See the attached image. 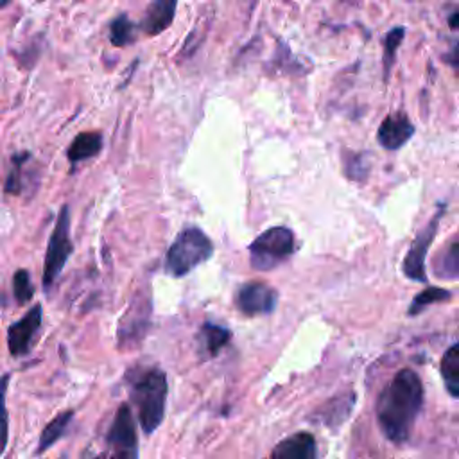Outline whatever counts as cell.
<instances>
[{
  "label": "cell",
  "mask_w": 459,
  "mask_h": 459,
  "mask_svg": "<svg viewBox=\"0 0 459 459\" xmlns=\"http://www.w3.org/2000/svg\"><path fill=\"white\" fill-rule=\"evenodd\" d=\"M423 387L418 375L411 369H402L389 385L382 391L377 403L378 421L385 436L393 441H405L412 423L420 412Z\"/></svg>",
  "instance_id": "obj_1"
},
{
  "label": "cell",
  "mask_w": 459,
  "mask_h": 459,
  "mask_svg": "<svg viewBox=\"0 0 459 459\" xmlns=\"http://www.w3.org/2000/svg\"><path fill=\"white\" fill-rule=\"evenodd\" d=\"M131 398L138 409V420L145 434L158 429L165 414L167 377L160 369L145 371L133 385Z\"/></svg>",
  "instance_id": "obj_2"
},
{
  "label": "cell",
  "mask_w": 459,
  "mask_h": 459,
  "mask_svg": "<svg viewBox=\"0 0 459 459\" xmlns=\"http://www.w3.org/2000/svg\"><path fill=\"white\" fill-rule=\"evenodd\" d=\"M213 255V244L206 233L195 226L178 233L165 256V269L172 276H185Z\"/></svg>",
  "instance_id": "obj_3"
},
{
  "label": "cell",
  "mask_w": 459,
  "mask_h": 459,
  "mask_svg": "<svg viewBox=\"0 0 459 459\" xmlns=\"http://www.w3.org/2000/svg\"><path fill=\"white\" fill-rule=\"evenodd\" d=\"M294 253V233L285 226L262 231L249 246V260L255 269L267 271Z\"/></svg>",
  "instance_id": "obj_4"
},
{
  "label": "cell",
  "mask_w": 459,
  "mask_h": 459,
  "mask_svg": "<svg viewBox=\"0 0 459 459\" xmlns=\"http://www.w3.org/2000/svg\"><path fill=\"white\" fill-rule=\"evenodd\" d=\"M74 251V244L70 240V210L65 204L56 219L54 230L50 233L47 253H45V267H43V287L48 290L61 271L65 269L70 255Z\"/></svg>",
  "instance_id": "obj_5"
},
{
  "label": "cell",
  "mask_w": 459,
  "mask_h": 459,
  "mask_svg": "<svg viewBox=\"0 0 459 459\" xmlns=\"http://www.w3.org/2000/svg\"><path fill=\"white\" fill-rule=\"evenodd\" d=\"M97 459H138V437L127 403H122L115 412L106 436V448Z\"/></svg>",
  "instance_id": "obj_6"
},
{
  "label": "cell",
  "mask_w": 459,
  "mask_h": 459,
  "mask_svg": "<svg viewBox=\"0 0 459 459\" xmlns=\"http://www.w3.org/2000/svg\"><path fill=\"white\" fill-rule=\"evenodd\" d=\"M445 213V206L441 204L439 210L434 213V217L427 222V226L416 235V238L411 242L407 255L403 258V273L405 276H409L414 281H425L427 274H425V256L427 251L437 233V226H439V219Z\"/></svg>",
  "instance_id": "obj_7"
},
{
  "label": "cell",
  "mask_w": 459,
  "mask_h": 459,
  "mask_svg": "<svg viewBox=\"0 0 459 459\" xmlns=\"http://www.w3.org/2000/svg\"><path fill=\"white\" fill-rule=\"evenodd\" d=\"M41 319H43L41 305H34L32 308H29V312L22 319L14 321L9 326L7 346H9V353L13 357H22L30 350L32 341L41 326Z\"/></svg>",
  "instance_id": "obj_8"
},
{
  "label": "cell",
  "mask_w": 459,
  "mask_h": 459,
  "mask_svg": "<svg viewBox=\"0 0 459 459\" xmlns=\"http://www.w3.org/2000/svg\"><path fill=\"white\" fill-rule=\"evenodd\" d=\"M276 290L262 281H251L240 287L237 294V305L244 314L256 316L271 312L276 305Z\"/></svg>",
  "instance_id": "obj_9"
},
{
  "label": "cell",
  "mask_w": 459,
  "mask_h": 459,
  "mask_svg": "<svg viewBox=\"0 0 459 459\" xmlns=\"http://www.w3.org/2000/svg\"><path fill=\"white\" fill-rule=\"evenodd\" d=\"M414 134V124L403 113L387 115L377 129L378 143L387 151H398Z\"/></svg>",
  "instance_id": "obj_10"
},
{
  "label": "cell",
  "mask_w": 459,
  "mask_h": 459,
  "mask_svg": "<svg viewBox=\"0 0 459 459\" xmlns=\"http://www.w3.org/2000/svg\"><path fill=\"white\" fill-rule=\"evenodd\" d=\"M176 7H178V0H151L138 25L140 30L145 36L161 34L172 25L176 16Z\"/></svg>",
  "instance_id": "obj_11"
},
{
  "label": "cell",
  "mask_w": 459,
  "mask_h": 459,
  "mask_svg": "<svg viewBox=\"0 0 459 459\" xmlns=\"http://www.w3.org/2000/svg\"><path fill=\"white\" fill-rule=\"evenodd\" d=\"M271 459H316V441L307 432L294 434L276 445Z\"/></svg>",
  "instance_id": "obj_12"
},
{
  "label": "cell",
  "mask_w": 459,
  "mask_h": 459,
  "mask_svg": "<svg viewBox=\"0 0 459 459\" xmlns=\"http://www.w3.org/2000/svg\"><path fill=\"white\" fill-rule=\"evenodd\" d=\"M102 145H104L102 133H99V131H82L68 145L66 158L72 165H77L84 160L95 158L102 151Z\"/></svg>",
  "instance_id": "obj_13"
},
{
  "label": "cell",
  "mask_w": 459,
  "mask_h": 459,
  "mask_svg": "<svg viewBox=\"0 0 459 459\" xmlns=\"http://www.w3.org/2000/svg\"><path fill=\"white\" fill-rule=\"evenodd\" d=\"M434 273L443 280H459V237L441 249L434 260Z\"/></svg>",
  "instance_id": "obj_14"
},
{
  "label": "cell",
  "mask_w": 459,
  "mask_h": 459,
  "mask_svg": "<svg viewBox=\"0 0 459 459\" xmlns=\"http://www.w3.org/2000/svg\"><path fill=\"white\" fill-rule=\"evenodd\" d=\"M72 416H74V411H65L43 427V430L39 434V441H38V454L48 450L59 437H63L68 423L72 421Z\"/></svg>",
  "instance_id": "obj_15"
},
{
  "label": "cell",
  "mask_w": 459,
  "mask_h": 459,
  "mask_svg": "<svg viewBox=\"0 0 459 459\" xmlns=\"http://www.w3.org/2000/svg\"><path fill=\"white\" fill-rule=\"evenodd\" d=\"M136 39V27L127 14H118L109 23V41L117 48H124Z\"/></svg>",
  "instance_id": "obj_16"
},
{
  "label": "cell",
  "mask_w": 459,
  "mask_h": 459,
  "mask_svg": "<svg viewBox=\"0 0 459 459\" xmlns=\"http://www.w3.org/2000/svg\"><path fill=\"white\" fill-rule=\"evenodd\" d=\"M441 375L448 393L459 398V342L443 355Z\"/></svg>",
  "instance_id": "obj_17"
},
{
  "label": "cell",
  "mask_w": 459,
  "mask_h": 459,
  "mask_svg": "<svg viewBox=\"0 0 459 459\" xmlns=\"http://www.w3.org/2000/svg\"><path fill=\"white\" fill-rule=\"evenodd\" d=\"M30 160V154L29 152H18L13 156V165H11V170L7 174V179H5V185H4V192L9 194V195H20V192L23 190V165L25 161Z\"/></svg>",
  "instance_id": "obj_18"
},
{
  "label": "cell",
  "mask_w": 459,
  "mask_h": 459,
  "mask_svg": "<svg viewBox=\"0 0 459 459\" xmlns=\"http://www.w3.org/2000/svg\"><path fill=\"white\" fill-rule=\"evenodd\" d=\"M403 34H405L403 27H394L384 38L382 63H384V77H385V81L389 79V72H391V68L394 65V59H396V50H398L400 43L403 41Z\"/></svg>",
  "instance_id": "obj_19"
},
{
  "label": "cell",
  "mask_w": 459,
  "mask_h": 459,
  "mask_svg": "<svg viewBox=\"0 0 459 459\" xmlns=\"http://www.w3.org/2000/svg\"><path fill=\"white\" fill-rule=\"evenodd\" d=\"M13 294L18 305H25L34 296V285L30 281V274L27 269H18L13 274Z\"/></svg>",
  "instance_id": "obj_20"
},
{
  "label": "cell",
  "mask_w": 459,
  "mask_h": 459,
  "mask_svg": "<svg viewBox=\"0 0 459 459\" xmlns=\"http://www.w3.org/2000/svg\"><path fill=\"white\" fill-rule=\"evenodd\" d=\"M9 378H11L9 373L0 377V457L5 452L7 439H9V418H7V407H5V394H7Z\"/></svg>",
  "instance_id": "obj_21"
},
{
  "label": "cell",
  "mask_w": 459,
  "mask_h": 459,
  "mask_svg": "<svg viewBox=\"0 0 459 459\" xmlns=\"http://www.w3.org/2000/svg\"><path fill=\"white\" fill-rule=\"evenodd\" d=\"M201 335H203L204 346H206V350H208L210 355L217 353V350H219L221 346H224V344L228 342V339H230V332H228L226 328L217 326V325H212V323H208V325L203 326Z\"/></svg>",
  "instance_id": "obj_22"
},
{
  "label": "cell",
  "mask_w": 459,
  "mask_h": 459,
  "mask_svg": "<svg viewBox=\"0 0 459 459\" xmlns=\"http://www.w3.org/2000/svg\"><path fill=\"white\" fill-rule=\"evenodd\" d=\"M344 170L350 179L362 181L369 170L366 156L359 154V152H346L344 154Z\"/></svg>",
  "instance_id": "obj_23"
},
{
  "label": "cell",
  "mask_w": 459,
  "mask_h": 459,
  "mask_svg": "<svg viewBox=\"0 0 459 459\" xmlns=\"http://www.w3.org/2000/svg\"><path fill=\"white\" fill-rule=\"evenodd\" d=\"M450 298V292L448 290H445V289H437V287H429V289H425V290H421L416 298H414V301H412V305H411V308H409V314H418L420 310H423L425 307H429L430 303H436V301H443V299H448Z\"/></svg>",
  "instance_id": "obj_24"
},
{
  "label": "cell",
  "mask_w": 459,
  "mask_h": 459,
  "mask_svg": "<svg viewBox=\"0 0 459 459\" xmlns=\"http://www.w3.org/2000/svg\"><path fill=\"white\" fill-rule=\"evenodd\" d=\"M448 27H450V29H459V9H455V11L448 16Z\"/></svg>",
  "instance_id": "obj_25"
},
{
  "label": "cell",
  "mask_w": 459,
  "mask_h": 459,
  "mask_svg": "<svg viewBox=\"0 0 459 459\" xmlns=\"http://www.w3.org/2000/svg\"><path fill=\"white\" fill-rule=\"evenodd\" d=\"M450 63H452L454 66H459V41H457V45H455V47H454V50H452Z\"/></svg>",
  "instance_id": "obj_26"
},
{
  "label": "cell",
  "mask_w": 459,
  "mask_h": 459,
  "mask_svg": "<svg viewBox=\"0 0 459 459\" xmlns=\"http://www.w3.org/2000/svg\"><path fill=\"white\" fill-rule=\"evenodd\" d=\"M9 4H11V0H0V9L5 7V5H9Z\"/></svg>",
  "instance_id": "obj_27"
}]
</instances>
